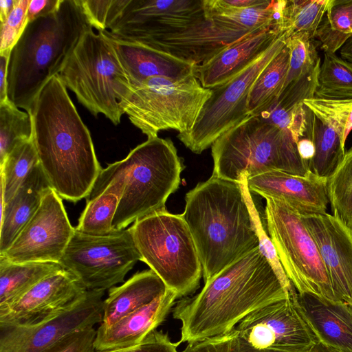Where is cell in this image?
Segmentation results:
<instances>
[{
	"mask_svg": "<svg viewBox=\"0 0 352 352\" xmlns=\"http://www.w3.org/2000/svg\"><path fill=\"white\" fill-rule=\"evenodd\" d=\"M327 193L333 215L352 230V146L327 179Z\"/></svg>",
	"mask_w": 352,
	"mask_h": 352,
	"instance_id": "d590c367",
	"label": "cell"
},
{
	"mask_svg": "<svg viewBox=\"0 0 352 352\" xmlns=\"http://www.w3.org/2000/svg\"><path fill=\"white\" fill-rule=\"evenodd\" d=\"M64 269L58 263H14L0 256V309L47 276Z\"/></svg>",
	"mask_w": 352,
	"mask_h": 352,
	"instance_id": "f1b7e54d",
	"label": "cell"
},
{
	"mask_svg": "<svg viewBox=\"0 0 352 352\" xmlns=\"http://www.w3.org/2000/svg\"><path fill=\"white\" fill-rule=\"evenodd\" d=\"M351 130H352V106H351V109L350 111L349 116V118L347 120L346 129H345L344 137H345L346 140L347 139V137Z\"/></svg>",
	"mask_w": 352,
	"mask_h": 352,
	"instance_id": "db71d44e",
	"label": "cell"
},
{
	"mask_svg": "<svg viewBox=\"0 0 352 352\" xmlns=\"http://www.w3.org/2000/svg\"><path fill=\"white\" fill-rule=\"evenodd\" d=\"M94 327L74 331L41 352H95Z\"/></svg>",
	"mask_w": 352,
	"mask_h": 352,
	"instance_id": "ee69618b",
	"label": "cell"
},
{
	"mask_svg": "<svg viewBox=\"0 0 352 352\" xmlns=\"http://www.w3.org/2000/svg\"><path fill=\"white\" fill-rule=\"evenodd\" d=\"M329 3L330 0H285L282 23L289 37L315 38Z\"/></svg>",
	"mask_w": 352,
	"mask_h": 352,
	"instance_id": "d6a6232c",
	"label": "cell"
},
{
	"mask_svg": "<svg viewBox=\"0 0 352 352\" xmlns=\"http://www.w3.org/2000/svg\"><path fill=\"white\" fill-rule=\"evenodd\" d=\"M145 263L177 298L196 291L202 266L190 230L181 214L166 209L136 220L130 227Z\"/></svg>",
	"mask_w": 352,
	"mask_h": 352,
	"instance_id": "ba28073f",
	"label": "cell"
},
{
	"mask_svg": "<svg viewBox=\"0 0 352 352\" xmlns=\"http://www.w3.org/2000/svg\"><path fill=\"white\" fill-rule=\"evenodd\" d=\"M298 307L318 342L333 352H352V307L309 294L296 296Z\"/></svg>",
	"mask_w": 352,
	"mask_h": 352,
	"instance_id": "44dd1931",
	"label": "cell"
},
{
	"mask_svg": "<svg viewBox=\"0 0 352 352\" xmlns=\"http://www.w3.org/2000/svg\"><path fill=\"white\" fill-rule=\"evenodd\" d=\"M297 291L287 298L258 309L235 329L254 348L271 352H307L318 340L298 307Z\"/></svg>",
	"mask_w": 352,
	"mask_h": 352,
	"instance_id": "5bb4252c",
	"label": "cell"
},
{
	"mask_svg": "<svg viewBox=\"0 0 352 352\" xmlns=\"http://www.w3.org/2000/svg\"><path fill=\"white\" fill-rule=\"evenodd\" d=\"M60 2L61 0H30L27 14L28 23L54 12Z\"/></svg>",
	"mask_w": 352,
	"mask_h": 352,
	"instance_id": "bcb514c9",
	"label": "cell"
},
{
	"mask_svg": "<svg viewBox=\"0 0 352 352\" xmlns=\"http://www.w3.org/2000/svg\"><path fill=\"white\" fill-rule=\"evenodd\" d=\"M108 36L128 76L130 86L152 77L182 79L196 74L198 65L195 63L148 45Z\"/></svg>",
	"mask_w": 352,
	"mask_h": 352,
	"instance_id": "603a6c76",
	"label": "cell"
},
{
	"mask_svg": "<svg viewBox=\"0 0 352 352\" xmlns=\"http://www.w3.org/2000/svg\"><path fill=\"white\" fill-rule=\"evenodd\" d=\"M247 177L248 176L246 174L242 175L239 182L240 183L242 188L256 227V230L259 241L258 248L272 265L283 285L289 292L294 288V287L287 278L281 265L275 247L268 233L265 230L258 212L255 206V204L250 195V192L248 188Z\"/></svg>",
	"mask_w": 352,
	"mask_h": 352,
	"instance_id": "ab89813d",
	"label": "cell"
},
{
	"mask_svg": "<svg viewBox=\"0 0 352 352\" xmlns=\"http://www.w3.org/2000/svg\"><path fill=\"white\" fill-rule=\"evenodd\" d=\"M74 231L62 198L49 187L35 214L0 256L14 263H60Z\"/></svg>",
	"mask_w": 352,
	"mask_h": 352,
	"instance_id": "9a60e30c",
	"label": "cell"
},
{
	"mask_svg": "<svg viewBox=\"0 0 352 352\" xmlns=\"http://www.w3.org/2000/svg\"><path fill=\"white\" fill-rule=\"evenodd\" d=\"M122 161L126 184L113 230L126 228L136 220L166 209V201L178 189L184 169L172 140L158 136L137 146Z\"/></svg>",
	"mask_w": 352,
	"mask_h": 352,
	"instance_id": "52a82bcc",
	"label": "cell"
},
{
	"mask_svg": "<svg viewBox=\"0 0 352 352\" xmlns=\"http://www.w3.org/2000/svg\"><path fill=\"white\" fill-rule=\"evenodd\" d=\"M213 176L239 182L270 170L305 176L308 164L300 157L291 133L250 116L226 131L212 144Z\"/></svg>",
	"mask_w": 352,
	"mask_h": 352,
	"instance_id": "5b68a950",
	"label": "cell"
},
{
	"mask_svg": "<svg viewBox=\"0 0 352 352\" xmlns=\"http://www.w3.org/2000/svg\"><path fill=\"white\" fill-rule=\"evenodd\" d=\"M289 34L280 32L258 57L225 83L211 89L193 128L177 138L192 152L201 153L226 131L250 116L248 100L251 89L267 65L287 45Z\"/></svg>",
	"mask_w": 352,
	"mask_h": 352,
	"instance_id": "8fae6325",
	"label": "cell"
},
{
	"mask_svg": "<svg viewBox=\"0 0 352 352\" xmlns=\"http://www.w3.org/2000/svg\"><path fill=\"white\" fill-rule=\"evenodd\" d=\"M340 54L342 58L352 63V37L340 48Z\"/></svg>",
	"mask_w": 352,
	"mask_h": 352,
	"instance_id": "816d5d0a",
	"label": "cell"
},
{
	"mask_svg": "<svg viewBox=\"0 0 352 352\" xmlns=\"http://www.w3.org/2000/svg\"><path fill=\"white\" fill-rule=\"evenodd\" d=\"M314 115L333 127L340 135L345 148L344 137L347 120L352 106V98L324 99L314 97L304 100Z\"/></svg>",
	"mask_w": 352,
	"mask_h": 352,
	"instance_id": "f35d334b",
	"label": "cell"
},
{
	"mask_svg": "<svg viewBox=\"0 0 352 352\" xmlns=\"http://www.w3.org/2000/svg\"><path fill=\"white\" fill-rule=\"evenodd\" d=\"M39 164L33 138L16 145L1 168V200L8 203L33 169Z\"/></svg>",
	"mask_w": 352,
	"mask_h": 352,
	"instance_id": "1f68e13d",
	"label": "cell"
},
{
	"mask_svg": "<svg viewBox=\"0 0 352 352\" xmlns=\"http://www.w3.org/2000/svg\"><path fill=\"white\" fill-rule=\"evenodd\" d=\"M182 352H271L251 346L234 329L229 333L188 343Z\"/></svg>",
	"mask_w": 352,
	"mask_h": 352,
	"instance_id": "b9f144b4",
	"label": "cell"
},
{
	"mask_svg": "<svg viewBox=\"0 0 352 352\" xmlns=\"http://www.w3.org/2000/svg\"><path fill=\"white\" fill-rule=\"evenodd\" d=\"M267 233L283 270L298 294L330 301L336 298L317 244L305 226L302 214L287 202L266 198Z\"/></svg>",
	"mask_w": 352,
	"mask_h": 352,
	"instance_id": "30bf717a",
	"label": "cell"
},
{
	"mask_svg": "<svg viewBox=\"0 0 352 352\" xmlns=\"http://www.w3.org/2000/svg\"><path fill=\"white\" fill-rule=\"evenodd\" d=\"M10 56L0 55V102L8 97V67Z\"/></svg>",
	"mask_w": 352,
	"mask_h": 352,
	"instance_id": "7dc6e473",
	"label": "cell"
},
{
	"mask_svg": "<svg viewBox=\"0 0 352 352\" xmlns=\"http://www.w3.org/2000/svg\"><path fill=\"white\" fill-rule=\"evenodd\" d=\"M285 3V0H265L254 6L239 8L224 6L220 0H203L206 20L213 27L243 34L271 27L283 29Z\"/></svg>",
	"mask_w": 352,
	"mask_h": 352,
	"instance_id": "484cf974",
	"label": "cell"
},
{
	"mask_svg": "<svg viewBox=\"0 0 352 352\" xmlns=\"http://www.w3.org/2000/svg\"><path fill=\"white\" fill-rule=\"evenodd\" d=\"M283 30L278 27L260 29L230 43L197 66L199 81L210 89L225 83L263 54Z\"/></svg>",
	"mask_w": 352,
	"mask_h": 352,
	"instance_id": "ffe728a7",
	"label": "cell"
},
{
	"mask_svg": "<svg viewBox=\"0 0 352 352\" xmlns=\"http://www.w3.org/2000/svg\"><path fill=\"white\" fill-rule=\"evenodd\" d=\"M210 95L196 74L182 79L157 76L130 86L118 102L130 122L150 138L164 130L190 131Z\"/></svg>",
	"mask_w": 352,
	"mask_h": 352,
	"instance_id": "9c48e42d",
	"label": "cell"
},
{
	"mask_svg": "<svg viewBox=\"0 0 352 352\" xmlns=\"http://www.w3.org/2000/svg\"><path fill=\"white\" fill-rule=\"evenodd\" d=\"M16 0H0V22L6 21L13 10Z\"/></svg>",
	"mask_w": 352,
	"mask_h": 352,
	"instance_id": "f907efd6",
	"label": "cell"
},
{
	"mask_svg": "<svg viewBox=\"0 0 352 352\" xmlns=\"http://www.w3.org/2000/svg\"><path fill=\"white\" fill-rule=\"evenodd\" d=\"M31 116L9 99L0 102V166L19 144L32 138Z\"/></svg>",
	"mask_w": 352,
	"mask_h": 352,
	"instance_id": "8d00e7d4",
	"label": "cell"
},
{
	"mask_svg": "<svg viewBox=\"0 0 352 352\" xmlns=\"http://www.w3.org/2000/svg\"><path fill=\"white\" fill-rule=\"evenodd\" d=\"M90 27L77 0H61L54 12L29 22L10 54L8 99L30 113L41 90L58 74Z\"/></svg>",
	"mask_w": 352,
	"mask_h": 352,
	"instance_id": "277c9868",
	"label": "cell"
},
{
	"mask_svg": "<svg viewBox=\"0 0 352 352\" xmlns=\"http://www.w3.org/2000/svg\"><path fill=\"white\" fill-rule=\"evenodd\" d=\"M289 292L258 247L204 282L201 292L176 302L181 343H192L232 331L252 311L286 299Z\"/></svg>",
	"mask_w": 352,
	"mask_h": 352,
	"instance_id": "6da1fadb",
	"label": "cell"
},
{
	"mask_svg": "<svg viewBox=\"0 0 352 352\" xmlns=\"http://www.w3.org/2000/svg\"><path fill=\"white\" fill-rule=\"evenodd\" d=\"M78 102L94 116L103 114L115 125L124 114L118 99L130 87L110 37L89 28L58 73Z\"/></svg>",
	"mask_w": 352,
	"mask_h": 352,
	"instance_id": "8992f818",
	"label": "cell"
},
{
	"mask_svg": "<svg viewBox=\"0 0 352 352\" xmlns=\"http://www.w3.org/2000/svg\"><path fill=\"white\" fill-rule=\"evenodd\" d=\"M103 290H87L65 311L30 326L0 327V352H41L74 331L101 323Z\"/></svg>",
	"mask_w": 352,
	"mask_h": 352,
	"instance_id": "2e32d148",
	"label": "cell"
},
{
	"mask_svg": "<svg viewBox=\"0 0 352 352\" xmlns=\"http://www.w3.org/2000/svg\"><path fill=\"white\" fill-rule=\"evenodd\" d=\"M352 37V36H351Z\"/></svg>",
	"mask_w": 352,
	"mask_h": 352,
	"instance_id": "11a10c76",
	"label": "cell"
},
{
	"mask_svg": "<svg viewBox=\"0 0 352 352\" xmlns=\"http://www.w3.org/2000/svg\"><path fill=\"white\" fill-rule=\"evenodd\" d=\"M289 63V50L287 45L267 65L254 84L248 100L250 116H256L283 92Z\"/></svg>",
	"mask_w": 352,
	"mask_h": 352,
	"instance_id": "f546056e",
	"label": "cell"
},
{
	"mask_svg": "<svg viewBox=\"0 0 352 352\" xmlns=\"http://www.w3.org/2000/svg\"><path fill=\"white\" fill-rule=\"evenodd\" d=\"M265 0H220L221 3L226 6L232 8H248L261 4Z\"/></svg>",
	"mask_w": 352,
	"mask_h": 352,
	"instance_id": "681fc988",
	"label": "cell"
},
{
	"mask_svg": "<svg viewBox=\"0 0 352 352\" xmlns=\"http://www.w3.org/2000/svg\"><path fill=\"white\" fill-rule=\"evenodd\" d=\"M315 240L338 301L352 306V230L329 214H302Z\"/></svg>",
	"mask_w": 352,
	"mask_h": 352,
	"instance_id": "ac0fdd59",
	"label": "cell"
},
{
	"mask_svg": "<svg viewBox=\"0 0 352 352\" xmlns=\"http://www.w3.org/2000/svg\"><path fill=\"white\" fill-rule=\"evenodd\" d=\"M307 352H333L331 350L327 348L325 346L320 342L314 344L309 351Z\"/></svg>",
	"mask_w": 352,
	"mask_h": 352,
	"instance_id": "f5cc1de1",
	"label": "cell"
},
{
	"mask_svg": "<svg viewBox=\"0 0 352 352\" xmlns=\"http://www.w3.org/2000/svg\"><path fill=\"white\" fill-rule=\"evenodd\" d=\"M311 140L315 154L308 163L309 170L319 177L328 179L346 152L341 137L331 126L313 114Z\"/></svg>",
	"mask_w": 352,
	"mask_h": 352,
	"instance_id": "4dcf8cb0",
	"label": "cell"
},
{
	"mask_svg": "<svg viewBox=\"0 0 352 352\" xmlns=\"http://www.w3.org/2000/svg\"><path fill=\"white\" fill-rule=\"evenodd\" d=\"M87 291L71 272L65 269L56 272L1 308L0 327L41 322L71 308Z\"/></svg>",
	"mask_w": 352,
	"mask_h": 352,
	"instance_id": "e0dca14e",
	"label": "cell"
},
{
	"mask_svg": "<svg viewBox=\"0 0 352 352\" xmlns=\"http://www.w3.org/2000/svg\"><path fill=\"white\" fill-rule=\"evenodd\" d=\"M352 36V0H330L316 36L323 51L336 53Z\"/></svg>",
	"mask_w": 352,
	"mask_h": 352,
	"instance_id": "836d02e7",
	"label": "cell"
},
{
	"mask_svg": "<svg viewBox=\"0 0 352 352\" xmlns=\"http://www.w3.org/2000/svg\"><path fill=\"white\" fill-rule=\"evenodd\" d=\"M182 214L195 242L207 281L259 245L239 182L213 175L185 197Z\"/></svg>",
	"mask_w": 352,
	"mask_h": 352,
	"instance_id": "3957f363",
	"label": "cell"
},
{
	"mask_svg": "<svg viewBox=\"0 0 352 352\" xmlns=\"http://www.w3.org/2000/svg\"><path fill=\"white\" fill-rule=\"evenodd\" d=\"M248 34L217 29L210 22L205 21L182 32L159 38L144 45L199 65Z\"/></svg>",
	"mask_w": 352,
	"mask_h": 352,
	"instance_id": "d4e9b609",
	"label": "cell"
},
{
	"mask_svg": "<svg viewBox=\"0 0 352 352\" xmlns=\"http://www.w3.org/2000/svg\"><path fill=\"white\" fill-rule=\"evenodd\" d=\"M39 164L62 199L87 198L102 168L90 132L58 74L43 87L29 113Z\"/></svg>",
	"mask_w": 352,
	"mask_h": 352,
	"instance_id": "7a4b0ae2",
	"label": "cell"
},
{
	"mask_svg": "<svg viewBox=\"0 0 352 352\" xmlns=\"http://www.w3.org/2000/svg\"><path fill=\"white\" fill-rule=\"evenodd\" d=\"M320 45L316 38L289 37V63L283 89L320 65L317 51Z\"/></svg>",
	"mask_w": 352,
	"mask_h": 352,
	"instance_id": "74e56055",
	"label": "cell"
},
{
	"mask_svg": "<svg viewBox=\"0 0 352 352\" xmlns=\"http://www.w3.org/2000/svg\"><path fill=\"white\" fill-rule=\"evenodd\" d=\"M126 170L122 160L100 171L75 228L84 233L104 234L113 230V220L124 190Z\"/></svg>",
	"mask_w": 352,
	"mask_h": 352,
	"instance_id": "cb8c5ba5",
	"label": "cell"
},
{
	"mask_svg": "<svg viewBox=\"0 0 352 352\" xmlns=\"http://www.w3.org/2000/svg\"><path fill=\"white\" fill-rule=\"evenodd\" d=\"M206 21L203 0H129L107 34L148 43Z\"/></svg>",
	"mask_w": 352,
	"mask_h": 352,
	"instance_id": "4fadbf2b",
	"label": "cell"
},
{
	"mask_svg": "<svg viewBox=\"0 0 352 352\" xmlns=\"http://www.w3.org/2000/svg\"><path fill=\"white\" fill-rule=\"evenodd\" d=\"M141 261L130 227L104 234H90L75 228L60 264L87 290L110 289L122 283Z\"/></svg>",
	"mask_w": 352,
	"mask_h": 352,
	"instance_id": "7c38bea8",
	"label": "cell"
},
{
	"mask_svg": "<svg viewBox=\"0 0 352 352\" xmlns=\"http://www.w3.org/2000/svg\"><path fill=\"white\" fill-rule=\"evenodd\" d=\"M297 148L300 158L307 164L314 156V144L311 139L309 138L300 139L297 142Z\"/></svg>",
	"mask_w": 352,
	"mask_h": 352,
	"instance_id": "c3c4849f",
	"label": "cell"
},
{
	"mask_svg": "<svg viewBox=\"0 0 352 352\" xmlns=\"http://www.w3.org/2000/svg\"><path fill=\"white\" fill-rule=\"evenodd\" d=\"M50 187L38 164L6 204L1 200L0 255L3 254L39 208Z\"/></svg>",
	"mask_w": 352,
	"mask_h": 352,
	"instance_id": "4316f807",
	"label": "cell"
},
{
	"mask_svg": "<svg viewBox=\"0 0 352 352\" xmlns=\"http://www.w3.org/2000/svg\"><path fill=\"white\" fill-rule=\"evenodd\" d=\"M315 97L352 98V63L338 56L336 53L324 51Z\"/></svg>",
	"mask_w": 352,
	"mask_h": 352,
	"instance_id": "e575fe53",
	"label": "cell"
},
{
	"mask_svg": "<svg viewBox=\"0 0 352 352\" xmlns=\"http://www.w3.org/2000/svg\"><path fill=\"white\" fill-rule=\"evenodd\" d=\"M30 0H16L15 6L6 20L1 23L0 55L10 56L22 35L28 21V9Z\"/></svg>",
	"mask_w": 352,
	"mask_h": 352,
	"instance_id": "7bdbcfd3",
	"label": "cell"
},
{
	"mask_svg": "<svg viewBox=\"0 0 352 352\" xmlns=\"http://www.w3.org/2000/svg\"><path fill=\"white\" fill-rule=\"evenodd\" d=\"M250 192L284 201L301 214L326 213L329 203L327 179L311 171L306 175L270 170L247 177Z\"/></svg>",
	"mask_w": 352,
	"mask_h": 352,
	"instance_id": "d6986e66",
	"label": "cell"
},
{
	"mask_svg": "<svg viewBox=\"0 0 352 352\" xmlns=\"http://www.w3.org/2000/svg\"><path fill=\"white\" fill-rule=\"evenodd\" d=\"M182 343L173 342L168 333L157 329L151 332L141 342L132 346L96 352H179L177 347Z\"/></svg>",
	"mask_w": 352,
	"mask_h": 352,
	"instance_id": "f6af8a7d",
	"label": "cell"
},
{
	"mask_svg": "<svg viewBox=\"0 0 352 352\" xmlns=\"http://www.w3.org/2000/svg\"><path fill=\"white\" fill-rule=\"evenodd\" d=\"M177 296L168 289L148 305L131 313L107 328H98L94 341L96 351L119 349L141 342L166 320Z\"/></svg>",
	"mask_w": 352,
	"mask_h": 352,
	"instance_id": "7402d4cb",
	"label": "cell"
},
{
	"mask_svg": "<svg viewBox=\"0 0 352 352\" xmlns=\"http://www.w3.org/2000/svg\"><path fill=\"white\" fill-rule=\"evenodd\" d=\"M168 289L151 269L135 274L124 283L109 289L103 301L100 328H107L163 295Z\"/></svg>",
	"mask_w": 352,
	"mask_h": 352,
	"instance_id": "83f0119b",
	"label": "cell"
},
{
	"mask_svg": "<svg viewBox=\"0 0 352 352\" xmlns=\"http://www.w3.org/2000/svg\"><path fill=\"white\" fill-rule=\"evenodd\" d=\"M88 23L98 32L107 30L129 0H77Z\"/></svg>",
	"mask_w": 352,
	"mask_h": 352,
	"instance_id": "60d3db41",
	"label": "cell"
},
{
	"mask_svg": "<svg viewBox=\"0 0 352 352\" xmlns=\"http://www.w3.org/2000/svg\"><path fill=\"white\" fill-rule=\"evenodd\" d=\"M352 307V306H351Z\"/></svg>",
	"mask_w": 352,
	"mask_h": 352,
	"instance_id": "9f6ffc18",
	"label": "cell"
}]
</instances>
